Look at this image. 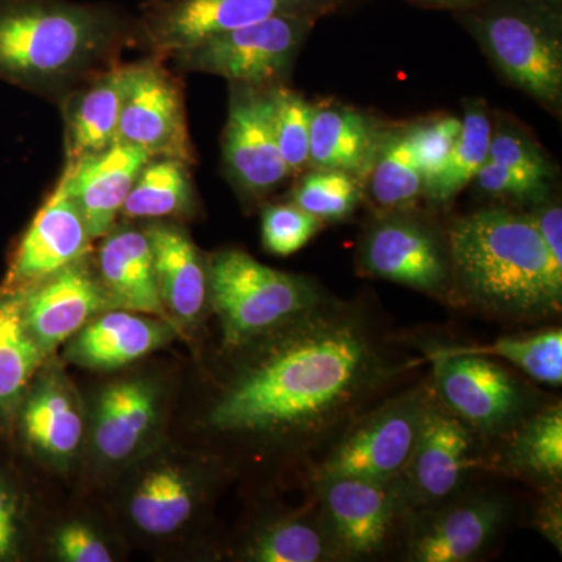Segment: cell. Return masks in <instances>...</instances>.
<instances>
[{
    "mask_svg": "<svg viewBox=\"0 0 562 562\" xmlns=\"http://www.w3.org/2000/svg\"><path fill=\"white\" fill-rule=\"evenodd\" d=\"M116 143L194 165L183 90L157 55L131 65Z\"/></svg>",
    "mask_w": 562,
    "mask_h": 562,
    "instance_id": "7c38bea8",
    "label": "cell"
},
{
    "mask_svg": "<svg viewBox=\"0 0 562 562\" xmlns=\"http://www.w3.org/2000/svg\"><path fill=\"white\" fill-rule=\"evenodd\" d=\"M271 98L277 144L290 176H295L308 168L313 105L280 83L271 85Z\"/></svg>",
    "mask_w": 562,
    "mask_h": 562,
    "instance_id": "e575fe53",
    "label": "cell"
},
{
    "mask_svg": "<svg viewBox=\"0 0 562 562\" xmlns=\"http://www.w3.org/2000/svg\"><path fill=\"white\" fill-rule=\"evenodd\" d=\"M44 351L33 339L22 313L21 292L0 301V409L7 412L38 369Z\"/></svg>",
    "mask_w": 562,
    "mask_h": 562,
    "instance_id": "1f68e13d",
    "label": "cell"
},
{
    "mask_svg": "<svg viewBox=\"0 0 562 562\" xmlns=\"http://www.w3.org/2000/svg\"><path fill=\"white\" fill-rule=\"evenodd\" d=\"M128 72L131 65L110 66L61 99L66 162L91 157L116 143Z\"/></svg>",
    "mask_w": 562,
    "mask_h": 562,
    "instance_id": "d6986e66",
    "label": "cell"
},
{
    "mask_svg": "<svg viewBox=\"0 0 562 562\" xmlns=\"http://www.w3.org/2000/svg\"><path fill=\"white\" fill-rule=\"evenodd\" d=\"M552 491V495L539 508L536 519L542 535L561 552V495L560 491L557 492V487Z\"/></svg>",
    "mask_w": 562,
    "mask_h": 562,
    "instance_id": "7bdbcfd3",
    "label": "cell"
},
{
    "mask_svg": "<svg viewBox=\"0 0 562 562\" xmlns=\"http://www.w3.org/2000/svg\"><path fill=\"white\" fill-rule=\"evenodd\" d=\"M490 114L480 103L465 106L461 117V131L446 168L425 190L428 201L435 205H447L469 183L490 158L492 138Z\"/></svg>",
    "mask_w": 562,
    "mask_h": 562,
    "instance_id": "d6a6232c",
    "label": "cell"
},
{
    "mask_svg": "<svg viewBox=\"0 0 562 562\" xmlns=\"http://www.w3.org/2000/svg\"><path fill=\"white\" fill-rule=\"evenodd\" d=\"M144 232L166 312L181 324H194L209 302V262L177 225L158 222Z\"/></svg>",
    "mask_w": 562,
    "mask_h": 562,
    "instance_id": "44dd1931",
    "label": "cell"
},
{
    "mask_svg": "<svg viewBox=\"0 0 562 562\" xmlns=\"http://www.w3.org/2000/svg\"><path fill=\"white\" fill-rule=\"evenodd\" d=\"M16 536V506L5 483L0 480V561L13 552Z\"/></svg>",
    "mask_w": 562,
    "mask_h": 562,
    "instance_id": "b9f144b4",
    "label": "cell"
},
{
    "mask_svg": "<svg viewBox=\"0 0 562 562\" xmlns=\"http://www.w3.org/2000/svg\"><path fill=\"white\" fill-rule=\"evenodd\" d=\"M460 131L461 120L454 116L435 117L409 127L414 154L424 176L425 190L446 168Z\"/></svg>",
    "mask_w": 562,
    "mask_h": 562,
    "instance_id": "8d00e7d4",
    "label": "cell"
},
{
    "mask_svg": "<svg viewBox=\"0 0 562 562\" xmlns=\"http://www.w3.org/2000/svg\"><path fill=\"white\" fill-rule=\"evenodd\" d=\"M454 294L506 321L560 313L562 266L528 214L484 209L460 217L446 235Z\"/></svg>",
    "mask_w": 562,
    "mask_h": 562,
    "instance_id": "3957f363",
    "label": "cell"
},
{
    "mask_svg": "<svg viewBox=\"0 0 562 562\" xmlns=\"http://www.w3.org/2000/svg\"><path fill=\"white\" fill-rule=\"evenodd\" d=\"M382 136L371 117L342 105H313L310 128L312 169H338L360 176L369 171Z\"/></svg>",
    "mask_w": 562,
    "mask_h": 562,
    "instance_id": "603a6c76",
    "label": "cell"
},
{
    "mask_svg": "<svg viewBox=\"0 0 562 562\" xmlns=\"http://www.w3.org/2000/svg\"><path fill=\"white\" fill-rule=\"evenodd\" d=\"M322 225L324 222L294 203L266 206L261 216L262 246L277 257H290L312 241Z\"/></svg>",
    "mask_w": 562,
    "mask_h": 562,
    "instance_id": "d590c367",
    "label": "cell"
},
{
    "mask_svg": "<svg viewBox=\"0 0 562 562\" xmlns=\"http://www.w3.org/2000/svg\"><path fill=\"white\" fill-rule=\"evenodd\" d=\"M246 557L257 562L338 561L317 502L314 512L292 514L262 527L247 547Z\"/></svg>",
    "mask_w": 562,
    "mask_h": 562,
    "instance_id": "f1b7e54d",
    "label": "cell"
},
{
    "mask_svg": "<svg viewBox=\"0 0 562 562\" xmlns=\"http://www.w3.org/2000/svg\"><path fill=\"white\" fill-rule=\"evenodd\" d=\"M250 342L257 350L211 406L210 427L288 443L303 454L322 457L417 366L394 350L369 312L330 297Z\"/></svg>",
    "mask_w": 562,
    "mask_h": 562,
    "instance_id": "6da1fadb",
    "label": "cell"
},
{
    "mask_svg": "<svg viewBox=\"0 0 562 562\" xmlns=\"http://www.w3.org/2000/svg\"><path fill=\"white\" fill-rule=\"evenodd\" d=\"M416 5L427 7V9L453 10L457 13L475 9L482 5L486 0H408Z\"/></svg>",
    "mask_w": 562,
    "mask_h": 562,
    "instance_id": "ee69618b",
    "label": "cell"
},
{
    "mask_svg": "<svg viewBox=\"0 0 562 562\" xmlns=\"http://www.w3.org/2000/svg\"><path fill=\"white\" fill-rule=\"evenodd\" d=\"M150 155L133 144L114 143L109 149L66 162L63 179L92 239L114 227L136 177Z\"/></svg>",
    "mask_w": 562,
    "mask_h": 562,
    "instance_id": "ac0fdd59",
    "label": "cell"
},
{
    "mask_svg": "<svg viewBox=\"0 0 562 562\" xmlns=\"http://www.w3.org/2000/svg\"><path fill=\"white\" fill-rule=\"evenodd\" d=\"M25 324L44 353L74 338L109 301L98 277L83 265H70L21 291Z\"/></svg>",
    "mask_w": 562,
    "mask_h": 562,
    "instance_id": "e0dca14e",
    "label": "cell"
},
{
    "mask_svg": "<svg viewBox=\"0 0 562 562\" xmlns=\"http://www.w3.org/2000/svg\"><path fill=\"white\" fill-rule=\"evenodd\" d=\"M29 442L55 461H68L83 438V419L72 392L60 376H46L32 391L22 413Z\"/></svg>",
    "mask_w": 562,
    "mask_h": 562,
    "instance_id": "d4e9b609",
    "label": "cell"
},
{
    "mask_svg": "<svg viewBox=\"0 0 562 562\" xmlns=\"http://www.w3.org/2000/svg\"><path fill=\"white\" fill-rule=\"evenodd\" d=\"M472 447L471 428L436 398L401 475L416 513L447 501L461 486L473 464Z\"/></svg>",
    "mask_w": 562,
    "mask_h": 562,
    "instance_id": "9a60e30c",
    "label": "cell"
},
{
    "mask_svg": "<svg viewBox=\"0 0 562 562\" xmlns=\"http://www.w3.org/2000/svg\"><path fill=\"white\" fill-rule=\"evenodd\" d=\"M314 281L277 271L247 251H217L209 262V301L224 344L238 349L327 301Z\"/></svg>",
    "mask_w": 562,
    "mask_h": 562,
    "instance_id": "5b68a950",
    "label": "cell"
},
{
    "mask_svg": "<svg viewBox=\"0 0 562 562\" xmlns=\"http://www.w3.org/2000/svg\"><path fill=\"white\" fill-rule=\"evenodd\" d=\"M436 398L432 382H427L358 414L312 465L313 482L333 476L386 482L401 476Z\"/></svg>",
    "mask_w": 562,
    "mask_h": 562,
    "instance_id": "8992f818",
    "label": "cell"
},
{
    "mask_svg": "<svg viewBox=\"0 0 562 562\" xmlns=\"http://www.w3.org/2000/svg\"><path fill=\"white\" fill-rule=\"evenodd\" d=\"M487 160L542 180L550 181L553 177V166L547 160L541 147L527 133L509 125L501 124L492 128Z\"/></svg>",
    "mask_w": 562,
    "mask_h": 562,
    "instance_id": "74e56055",
    "label": "cell"
},
{
    "mask_svg": "<svg viewBox=\"0 0 562 562\" xmlns=\"http://www.w3.org/2000/svg\"><path fill=\"white\" fill-rule=\"evenodd\" d=\"M458 14L509 83L560 114L561 10L543 0H486Z\"/></svg>",
    "mask_w": 562,
    "mask_h": 562,
    "instance_id": "277c9868",
    "label": "cell"
},
{
    "mask_svg": "<svg viewBox=\"0 0 562 562\" xmlns=\"http://www.w3.org/2000/svg\"><path fill=\"white\" fill-rule=\"evenodd\" d=\"M188 162L150 158L133 183L121 214L127 220H166L195 210V190Z\"/></svg>",
    "mask_w": 562,
    "mask_h": 562,
    "instance_id": "4316f807",
    "label": "cell"
},
{
    "mask_svg": "<svg viewBox=\"0 0 562 562\" xmlns=\"http://www.w3.org/2000/svg\"><path fill=\"white\" fill-rule=\"evenodd\" d=\"M99 283L109 305L147 316H168L162 305L154 255L146 232L111 228L98 255Z\"/></svg>",
    "mask_w": 562,
    "mask_h": 562,
    "instance_id": "ffe728a7",
    "label": "cell"
},
{
    "mask_svg": "<svg viewBox=\"0 0 562 562\" xmlns=\"http://www.w3.org/2000/svg\"><path fill=\"white\" fill-rule=\"evenodd\" d=\"M503 452L506 469L542 486L557 487L562 475V408L558 405L525 416L512 428Z\"/></svg>",
    "mask_w": 562,
    "mask_h": 562,
    "instance_id": "484cf974",
    "label": "cell"
},
{
    "mask_svg": "<svg viewBox=\"0 0 562 562\" xmlns=\"http://www.w3.org/2000/svg\"><path fill=\"white\" fill-rule=\"evenodd\" d=\"M368 173L372 202L386 213L406 211L424 194V176L414 154L409 127L380 140Z\"/></svg>",
    "mask_w": 562,
    "mask_h": 562,
    "instance_id": "f546056e",
    "label": "cell"
},
{
    "mask_svg": "<svg viewBox=\"0 0 562 562\" xmlns=\"http://www.w3.org/2000/svg\"><path fill=\"white\" fill-rule=\"evenodd\" d=\"M157 392L140 380L111 384L102 392L94 424V446L103 460H127L157 420Z\"/></svg>",
    "mask_w": 562,
    "mask_h": 562,
    "instance_id": "cb8c5ba5",
    "label": "cell"
},
{
    "mask_svg": "<svg viewBox=\"0 0 562 562\" xmlns=\"http://www.w3.org/2000/svg\"><path fill=\"white\" fill-rule=\"evenodd\" d=\"M530 216L554 262L562 266V210L560 203H542V206H539Z\"/></svg>",
    "mask_w": 562,
    "mask_h": 562,
    "instance_id": "60d3db41",
    "label": "cell"
},
{
    "mask_svg": "<svg viewBox=\"0 0 562 562\" xmlns=\"http://www.w3.org/2000/svg\"><path fill=\"white\" fill-rule=\"evenodd\" d=\"M194 506V483L179 469L161 465L144 476L133 494L131 514L139 530L166 536L191 519Z\"/></svg>",
    "mask_w": 562,
    "mask_h": 562,
    "instance_id": "83f0119b",
    "label": "cell"
},
{
    "mask_svg": "<svg viewBox=\"0 0 562 562\" xmlns=\"http://www.w3.org/2000/svg\"><path fill=\"white\" fill-rule=\"evenodd\" d=\"M171 338V328L161 321L121 310L88 322L74 336L66 357L83 368L113 371L140 360Z\"/></svg>",
    "mask_w": 562,
    "mask_h": 562,
    "instance_id": "7402d4cb",
    "label": "cell"
},
{
    "mask_svg": "<svg viewBox=\"0 0 562 562\" xmlns=\"http://www.w3.org/2000/svg\"><path fill=\"white\" fill-rule=\"evenodd\" d=\"M55 552L68 562L113 561L105 543L87 525L72 522L65 525L55 536Z\"/></svg>",
    "mask_w": 562,
    "mask_h": 562,
    "instance_id": "ab89813d",
    "label": "cell"
},
{
    "mask_svg": "<svg viewBox=\"0 0 562 562\" xmlns=\"http://www.w3.org/2000/svg\"><path fill=\"white\" fill-rule=\"evenodd\" d=\"M317 21L312 16H276L210 36L168 58L177 69L188 72L224 77L231 83L269 87L290 72Z\"/></svg>",
    "mask_w": 562,
    "mask_h": 562,
    "instance_id": "9c48e42d",
    "label": "cell"
},
{
    "mask_svg": "<svg viewBox=\"0 0 562 562\" xmlns=\"http://www.w3.org/2000/svg\"><path fill=\"white\" fill-rule=\"evenodd\" d=\"M92 238L65 179L41 206L14 251L5 286L21 292L83 260Z\"/></svg>",
    "mask_w": 562,
    "mask_h": 562,
    "instance_id": "5bb4252c",
    "label": "cell"
},
{
    "mask_svg": "<svg viewBox=\"0 0 562 562\" xmlns=\"http://www.w3.org/2000/svg\"><path fill=\"white\" fill-rule=\"evenodd\" d=\"M362 198L358 177L338 169H313L292 194V203L321 222L347 220Z\"/></svg>",
    "mask_w": 562,
    "mask_h": 562,
    "instance_id": "836d02e7",
    "label": "cell"
},
{
    "mask_svg": "<svg viewBox=\"0 0 562 562\" xmlns=\"http://www.w3.org/2000/svg\"><path fill=\"white\" fill-rule=\"evenodd\" d=\"M438 401L473 432L501 435L530 414V391L512 372L479 355L425 351Z\"/></svg>",
    "mask_w": 562,
    "mask_h": 562,
    "instance_id": "8fae6325",
    "label": "cell"
},
{
    "mask_svg": "<svg viewBox=\"0 0 562 562\" xmlns=\"http://www.w3.org/2000/svg\"><path fill=\"white\" fill-rule=\"evenodd\" d=\"M358 268L372 279L402 284L441 301L454 295L446 236L405 211H392L366 228Z\"/></svg>",
    "mask_w": 562,
    "mask_h": 562,
    "instance_id": "30bf717a",
    "label": "cell"
},
{
    "mask_svg": "<svg viewBox=\"0 0 562 562\" xmlns=\"http://www.w3.org/2000/svg\"><path fill=\"white\" fill-rule=\"evenodd\" d=\"M473 181L484 194L519 202L546 201L549 191V181L530 173L514 171L490 160L484 162Z\"/></svg>",
    "mask_w": 562,
    "mask_h": 562,
    "instance_id": "f35d334b",
    "label": "cell"
},
{
    "mask_svg": "<svg viewBox=\"0 0 562 562\" xmlns=\"http://www.w3.org/2000/svg\"><path fill=\"white\" fill-rule=\"evenodd\" d=\"M313 483L338 560L382 557L416 513L401 476L386 482L333 476Z\"/></svg>",
    "mask_w": 562,
    "mask_h": 562,
    "instance_id": "52a82bcc",
    "label": "cell"
},
{
    "mask_svg": "<svg viewBox=\"0 0 562 562\" xmlns=\"http://www.w3.org/2000/svg\"><path fill=\"white\" fill-rule=\"evenodd\" d=\"M505 519L506 505L494 497L424 509L409 525L408 560L471 561L494 539Z\"/></svg>",
    "mask_w": 562,
    "mask_h": 562,
    "instance_id": "2e32d148",
    "label": "cell"
},
{
    "mask_svg": "<svg viewBox=\"0 0 562 562\" xmlns=\"http://www.w3.org/2000/svg\"><path fill=\"white\" fill-rule=\"evenodd\" d=\"M447 353L498 357L536 382L561 386L562 383V331L561 328L502 336L483 346L436 347Z\"/></svg>",
    "mask_w": 562,
    "mask_h": 562,
    "instance_id": "4dcf8cb0",
    "label": "cell"
},
{
    "mask_svg": "<svg viewBox=\"0 0 562 562\" xmlns=\"http://www.w3.org/2000/svg\"><path fill=\"white\" fill-rule=\"evenodd\" d=\"M135 38L138 21L110 3L0 0V80L63 99Z\"/></svg>",
    "mask_w": 562,
    "mask_h": 562,
    "instance_id": "7a4b0ae2",
    "label": "cell"
},
{
    "mask_svg": "<svg viewBox=\"0 0 562 562\" xmlns=\"http://www.w3.org/2000/svg\"><path fill=\"white\" fill-rule=\"evenodd\" d=\"M357 0H149L138 20V40L166 58L210 36L276 16L341 13Z\"/></svg>",
    "mask_w": 562,
    "mask_h": 562,
    "instance_id": "ba28073f",
    "label": "cell"
},
{
    "mask_svg": "<svg viewBox=\"0 0 562 562\" xmlns=\"http://www.w3.org/2000/svg\"><path fill=\"white\" fill-rule=\"evenodd\" d=\"M224 161L239 190L262 198L290 177L273 128L271 85L232 83Z\"/></svg>",
    "mask_w": 562,
    "mask_h": 562,
    "instance_id": "4fadbf2b",
    "label": "cell"
}]
</instances>
